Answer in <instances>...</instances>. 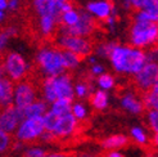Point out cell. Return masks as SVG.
<instances>
[{
    "label": "cell",
    "mask_w": 158,
    "mask_h": 157,
    "mask_svg": "<svg viewBox=\"0 0 158 157\" xmlns=\"http://www.w3.org/2000/svg\"><path fill=\"white\" fill-rule=\"evenodd\" d=\"M44 131V122L43 117H31L26 119L21 125L18 131L15 133V138H17L21 143H23L25 147H30L31 143Z\"/></svg>",
    "instance_id": "obj_5"
},
{
    "label": "cell",
    "mask_w": 158,
    "mask_h": 157,
    "mask_svg": "<svg viewBox=\"0 0 158 157\" xmlns=\"http://www.w3.org/2000/svg\"><path fill=\"white\" fill-rule=\"evenodd\" d=\"M90 71H91V74L95 75V74H100L102 71H103V68H102L100 66H95V67H93V70H90Z\"/></svg>",
    "instance_id": "obj_28"
},
{
    "label": "cell",
    "mask_w": 158,
    "mask_h": 157,
    "mask_svg": "<svg viewBox=\"0 0 158 157\" xmlns=\"http://www.w3.org/2000/svg\"><path fill=\"white\" fill-rule=\"evenodd\" d=\"M71 104H72V102H71L69 99L58 98V99L53 103L52 112L55 113V115H58V116H63V115H66V113H69Z\"/></svg>",
    "instance_id": "obj_19"
},
{
    "label": "cell",
    "mask_w": 158,
    "mask_h": 157,
    "mask_svg": "<svg viewBox=\"0 0 158 157\" xmlns=\"http://www.w3.org/2000/svg\"><path fill=\"white\" fill-rule=\"evenodd\" d=\"M3 95V84H2V80H0V98Z\"/></svg>",
    "instance_id": "obj_30"
},
{
    "label": "cell",
    "mask_w": 158,
    "mask_h": 157,
    "mask_svg": "<svg viewBox=\"0 0 158 157\" xmlns=\"http://www.w3.org/2000/svg\"><path fill=\"white\" fill-rule=\"evenodd\" d=\"M73 80L72 71H64L62 75L55 77V93L58 98L69 99L71 102L73 100V91L71 88V81Z\"/></svg>",
    "instance_id": "obj_10"
},
{
    "label": "cell",
    "mask_w": 158,
    "mask_h": 157,
    "mask_svg": "<svg viewBox=\"0 0 158 157\" xmlns=\"http://www.w3.org/2000/svg\"><path fill=\"white\" fill-rule=\"evenodd\" d=\"M78 18H80V11H76L75 8H72V9L66 11L60 14L59 26H64V27L73 26L75 23H77Z\"/></svg>",
    "instance_id": "obj_18"
},
{
    "label": "cell",
    "mask_w": 158,
    "mask_h": 157,
    "mask_svg": "<svg viewBox=\"0 0 158 157\" xmlns=\"http://www.w3.org/2000/svg\"><path fill=\"white\" fill-rule=\"evenodd\" d=\"M98 81L100 84V86H103V88L108 89V88H112L113 84H114V80H113V77L106 74V75H100L99 78H98Z\"/></svg>",
    "instance_id": "obj_22"
},
{
    "label": "cell",
    "mask_w": 158,
    "mask_h": 157,
    "mask_svg": "<svg viewBox=\"0 0 158 157\" xmlns=\"http://www.w3.org/2000/svg\"><path fill=\"white\" fill-rule=\"evenodd\" d=\"M129 3L131 5V11H140L141 8H143L145 0H129Z\"/></svg>",
    "instance_id": "obj_25"
},
{
    "label": "cell",
    "mask_w": 158,
    "mask_h": 157,
    "mask_svg": "<svg viewBox=\"0 0 158 157\" xmlns=\"http://www.w3.org/2000/svg\"><path fill=\"white\" fill-rule=\"evenodd\" d=\"M23 143L15 138V135L8 134L0 130V156L4 153H13L23 148Z\"/></svg>",
    "instance_id": "obj_12"
},
{
    "label": "cell",
    "mask_w": 158,
    "mask_h": 157,
    "mask_svg": "<svg viewBox=\"0 0 158 157\" xmlns=\"http://www.w3.org/2000/svg\"><path fill=\"white\" fill-rule=\"evenodd\" d=\"M23 121H25V117H23L22 109L17 108L14 104H10L0 113V130L15 135V131Z\"/></svg>",
    "instance_id": "obj_6"
},
{
    "label": "cell",
    "mask_w": 158,
    "mask_h": 157,
    "mask_svg": "<svg viewBox=\"0 0 158 157\" xmlns=\"http://www.w3.org/2000/svg\"><path fill=\"white\" fill-rule=\"evenodd\" d=\"M108 57L112 61L116 71L122 74H136L147 63L145 52L131 45L116 44Z\"/></svg>",
    "instance_id": "obj_1"
},
{
    "label": "cell",
    "mask_w": 158,
    "mask_h": 157,
    "mask_svg": "<svg viewBox=\"0 0 158 157\" xmlns=\"http://www.w3.org/2000/svg\"><path fill=\"white\" fill-rule=\"evenodd\" d=\"M54 45L58 50H68L82 59H86L94 52L97 43L93 40V37H82V36H71V35H57Z\"/></svg>",
    "instance_id": "obj_3"
},
{
    "label": "cell",
    "mask_w": 158,
    "mask_h": 157,
    "mask_svg": "<svg viewBox=\"0 0 158 157\" xmlns=\"http://www.w3.org/2000/svg\"><path fill=\"white\" fill-rule=\"evenodd\" d=\"M72 115L75 119H84L85 117V108L81 104H76L72 109Z\"/></svg>",
    "instance_id": "obj_24"
},
{
    "label": "cell",
    "mask_w": 158,
    "mask_h": 157,
    "mask_svg": "<svg viewBox=\"0 0 158 157\" xmlns=\"http://www.w3.org/2000/svg\"><path fill=\"white\" fill-rule=\"evenodd\" d=\"M113 4L110 0H100V2L89 3L86 6V12L94 14L98 18V21L104 22L108 17H110V13L113 12Z\"/></svg>",
    "instance_id": "obj_11"
},
{
    "label": "cell",
    "mask_w": 158,
    "mask_h": 157,
    "mask_svg": "<svg viewBox=\"0 0 158 157\" xmlns=\"http://www.w3.org/2000/svg\"><path fill=\"white\" fill-rule=\"evenodd\" d=\"M75 125H76V119L73 117V115L66 113L59 117V121L57 124V126H55V129L53 130V133L57 135H60V137L69 135L73 133Z\"/></svg>",
    "instance_id": "obj_13"
},
{
    "label": "cell",
    "mask_w": 158,
    "mask_h": 157,
    "mask_svg": "<svg viewBox=\"0 0 158 157\" xmlns=\"http://www.w3.org/2000/svg\"><path fill=\"white\" fill-rule=\"evenodd\" d=\"M23 117L26 119H31V117H37V116H43L48 111V103L45 100H39L35 103L27 106L26 108H21Z\"/></svg>",
    "instance_id": "obj_14"
},
{
    "label": "cell",
    "mask_w": 158,
    "mask_h": 157,
    "mask_svg": "<svg viewBox=\"0 0 158 157\" xmlns=\"http://www.w3.org/2000/svg\"><path fill=\"white\" fill-rule=\"evenodd\" d=\"M15 107L17 108H26L27 106L35 103V102L43 100L39 95V91L35 86L26 81L21 80L19 83L15 84Z\"/></svg>",
    "instance_id": "obj_7"
},
{
    "label": "cell",
    "mask_w": 158,
    "mask_h": 157,
    "mask_svg": "<svg viewBox=\"0 0 158 157\" xmlns=\"http://www.w3.org/2000/svg\"><path fill=\"white\" fill-rule=\"evenodd\" d=\"M141 11L149 13L152 17L158 19V0H145Z\"/></svg>",
    "instance_id": "obj_21"
},
{
    "label": "cell",
    "mask_w": 158,
    "mask_h": 157,
    "mask_svg": "<svg viewBox=\"0 0 158 157\" xmlns=\"http://www.w3.org/2000/svg\"><path fill=\"white\" fill-rule=\"evenodd\" d=\"M122 106L123 108L129 109V111L134 112V113H139L141 115L143 113V106H141L140 100L135 97V95H131V94H125L122 95Z\"/></svg>",
    "instance_id": "obj_17"
},
{
    "label": "cell",
    "mask_w": 158,
    "mask_h": 157,
    "mask_svg": "<svg viewBox=\"0 0 158 157\" xmlns=\"http://www.w3.org/2000/svg\"><path fill=\"white\" fill-rule=\"evenodd\" d=\"M157 22L132 21L130 26V45L138 49H149L157 46Z\"/></svg>",
    "instance_id": "obj_2"
},
{
    "label": "cell",
    "mask_w": 158,
    "mask_h": 157,
    "mask_svg": "<svg viewBox=\"0 0 158 157\" xmlns=\"http://www.w3.org/2000/svg\"><path fill=\"white\" fill-rule=\"evenodd\" d=\"M35 62L46 76L57 77L66 71L60 52L52 44L41 46Z\"/></svg>",
    "instance_id": "obj_4"
},
{
    "label": "cell",
    "mask_w": 158,
    "mask_h": 157,
    "mask_svg": "<svg viewBox=\"0 0 158 157\" xmlns=\"http://www.w3.org/2000/svg\"><path fill=\"white\" fill-rule=\"evenodd\" d=\"M6 8H8V0H0V11L5 12Z\"/></svg>",
    "instance_id": "obj_27"
},
{
    "label": "cell",
    "mask_w": 158,
    "mask_h": 157,
    "mask_svg": "<svg viewBox=\"0 0 158 157\" xmlns=\"http://www.w3.org/2000/svg\"><path fill=\"white\" fill-rule=\"evenodd\" d=\"M45 157H77V152L72 150H66L62 152H50Z\"/></svg>",
    "instance_id": "obj_23"
},
{
    "label": "cell",
    "mask_w": 158,
    "mask_h": 157,
    "mask_svg": "<svg viewBox=\"0 0 158 157\" xmlns=\"http://www.w3.org/2000/svg\"><path fill=\"white\" fill-rule=\"evenodd\" d=\"M62 54V59H63V66H64L66 71H72L73 68H76L78 66L81 61H84L80 56L72 53V52H68V50H59Z\"/></svg>",
    "instance_id": "obj_16"
},
{
    "label": "cell",
    "mask_w": 158,
    "mask_h": 157,
    "mask_svg": "<svg viewBox=\"0 0 158 157\" xmlns=\"http://www.w3.org/2000/svg\"><path fill=\"white\" fill-rule=\"evenodd\" d=\"M8 157H10V156H8ZM18 157H19V155H18Z\"/></svg>",
    "instance_id": "obj_31"
},
{
    "label": "cell",
    "mask_w": 158,
    "mask_h": 157,
    "mask_svg": "<svg viewBox=\"0 0 158 157\" xmlns=\"http://www.w3.org/2000/svg\"><path fill=\"white\" fill-rule=\"evenodd\" d=\"M4 157H8V156H4Z\"/></svg>",
    "instance_id": "obj_32"
},
{
    "label": "cell",
    "mask_w": 158,
    "mask_h": 157,
    "mask_svg": "<svg viewBox=\"0 0 158 157\" xmlns=\"http://www.w3.org/2000/svg\"><path fill=\"white\" fill-rule=\"evenodd\" d=\"M59 117L58 115H55L53 112H46L45 116L43 117V122H44V130L46 131H53L57 126V124L59 121Z\"/></svg>",
    "instance_id": "obj_20"
},
{
    "label": "cell",
    "mask_w": 158,
    "mask_h": 157,
    "mask_svg": "<svg viewBox=\"0 0 158 157\" xmlns=\"http://www.w3.org/2000/svg\"><path fill=\"white\" fill-rule=\"evenodd\" d=\"M5 72L8 74V78L10 81H13L14 84H17L22 80L23 75H25L26 70H27V65L25 59L22 58L21 54L14 53V52H8L6 58H5Z\"/></svg>",
    "instance_id": "obj_8"
},
{
    "label": "cell",
    "mask_w": 158,
    "mask_h": 157,
    "mask_svg": "<svg viewBox=\"0 0 158 157\" xmlns=\"http://www.w3.org/2000/svg\"><path fill=\"white\" fill-rule=\"evenodd\" d=\"M19 5H21L19 0H8V8H9L10 11H17Z\"/></svg>",
    "instance_id": "obj_26"
},
{
    "label": "cell",
    "mask_w": 158,
    "mask_h": 157,
    "mask_svg": "<svg viewBox=\"0 0 158 157\" xmlns=\"http://www.w3.org/2000/svg\"><path fill=\"white\" fill-rule=\"evenodd\" d=\"M88 100H89L91 108L95 109V113L103 112V109L107 107V102H108L107 93L102 91V90H97L95 93H90L88 97Z\"/></svg>",
    "instance_id": "obj_15"
},
{
    "label": "cell",
    "mask_w": 158,
    "mask_h": 157,
    "mask_svg": "<svg viewBox=\"0 0 158 157\" xmlns=\"http://www.w3.org/2000/svg\"><path fill=\"white\" fill-rule=\"evenodd\" d=\"M99 146H102L104 150L113 151V150H127V148L135 147V140L132 138L125 135H113L106 139H91Z\"/></svg>",
    "instance_id": "obj_9"
},
{
    "label": "cell",
    "mask_w": 158,
    "mask_h": 157,
    "mask_svg": "<svg viewBox=\"0 0 158 157\" xmlns=\"http://www.w3.org/2000/svg\"><path fill=\"white\" fill-rule=\"evenodd\" d=\"M4 18H5V12L0 11V22H3V21H4Z\"/></svg>",
    "instance_id": "obj_29"
}]
</instances>
